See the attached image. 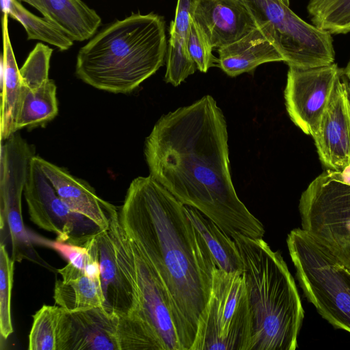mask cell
<instances>
[{
	"instance_id": "cell-25",
	"label": "cell",
	"mask_w": 350,
	"mask_h": 350,
	"mask_svg": "<svg viewBox=\"0 0 350 350\" xmlns=\"http://www.w3.org/2000/svg\"><path fill=\"white\" fill-rule=\"evenodd\" d=\"M3 12L19 22L25 28L27 40H38L66 51L74 41L56 25L44 17L37 16L17 0H2Z\"/></svg>"
},
{
	"instance_id": "cell-13",
	"label": "cell",
	"mask_w": 350,
	"mask_h": 350,
	"mask_svg": "<svg viewBox=\"0 0 350 350\" xmlns=\"http://www.w3.org/2000/svg\"><path fill=\"white\" fill-rule=\"evenodd\" d=\"M118 318L105 306L76 311L62 308L56 350H119Z\"/></svg>"
},
{
	"instance_id": "cell-5",
	"label": "cell",
	"mask_w": 350,
	"mask_h": 350,
	"mask_svg": "<svg viewBox=\"0 0 350 350\" xmlns=\"http://www.w3.org/2000/svg\"><path fill=\"white\" fill-rule=\"evenodd\" d=\"M109 234L118 265L131 286L133 314L149 324L161 339L164 350H190L185 325L164 286L135 241L124 230L118 208L109 203Z\"/></svg>"
},
{
	"instance_id": "cell-2",
	"label": "cell",
	"mask_w": 350,
	"mask_h": 350,
	"mask_svg": "<svg viewBox=\"0 0 350 350\" xmlns=\"http://www.w3.org/2000/svg\"><path fill=\"white\" fill-rule=\"evenodd\" d=\"M118 215L166 289L192 347L217 267L205 241L185 206L150 175L131 181Z\"/></svg>"
},
{
	"instance_id": "cell-22",
	"label": "cell",
	"mask_w": 350,
	"mask_h": 350,
	"mask_svg": "<svg viewBox=\"0 0 350 350\" xmlns=\"http://www.w3.org/2000/svg\"><path fill=\"white\" fill-rule=\"evenodd\" d=\"M199 0H177L175 16L171 21L165 57L166 72L176 77L190 74L196 68L187 49L192 17Z\"/></svg>"
},
{
	"instance_id": "cell-29",
	"label": "cell",
	"mask_w": 350,
	"mask_h": 350,
	"mask_svg": "<svg viewBox=\"0 0 350 350\" xmlns=\"http://www.w3.org/2000/svg\"><path fill=\"white\" fill-rule=\"evenodd\" d=\"M62 308L43 305L33 316L29 350H56L57 329Z\"/></svg>"
},
{
	"instance_id": "cell-17",
	"label": "cell",
	"mask_w": 350,
	"mask_h": 350,
	"mask_svg": "<svg viewBox=\"0 0 350 350\" xmlns=\"http://www.w3.org/2000/svg\"><path fill=\"white\" fill-rule=\"evenodd\" d=\"M217 51L219 67L232 77L250 72L265 63L284 62L277 48L258 27Z\"/></svg>"
},
{
	"instance_id": "cell-32",
	"label": "cell",
	"mask_w": 350,
	"mask_h": 350,
	"mask_svg": "<svg viewBox=\"0 0 350 350\" xmlns=\"http://www.w3.org/2000/svg\"><path fill=\"white\" fill-rule=\"evenodd\" d=\"M187 49L200 72H206L211 67H219V59L213 54L214 49L209 40L193 20L188 35Z\"/></svg>"
},
{
	"instance_id": "cell-16",
	"label": "cell",
	"mask_w": 350,
	"mask_h": 350,
	"mask_svg": "<svg viewBox=\"0 0 350 350\" xmlns=\"http://www.w3.org/2000/svg\"><path fill=\"white\" fill-rule=\"evenodd\" d=\"M34 158L59 197L72 211L89 218L101 230H108V202L98 197L88 183L66 169L39 156L35 155Z\"/></svg>"
},
{
	"instance_id": "cell-33",
	"label": "cell",
	"mask_w": 350,
	"mask_h": 350,
	"mask_svg": "<svg viewBox=\"0 0 350 350\" xmlns=\"http://www.w3.org/2000/svg\"><path fill=\"white\" fill-rule=\"evenodd\" d=\"M329 175L335 180L350 187V163L340 171L327 169Z\"/></svg>"
},
{
	"instance_id": "cell-24",
	"label": "cell",
	"mask_w": 350,
	"mask_h": 350,
	"mask_svg": "<svg viewBox=\"0 0 350 350\" xmlns=\"http://www.w3.org/2000/svg\"><path fill=\"white\" fill-rule=\"evenodd\" d=\"M57 87L49 79L36 89L22 87V96L16 118V129L43 125L53 120L58 113Z\"/></svg>"
},
{
	"instance_id": "cell-21",
	"label": "cell",
	"mask_w": 350,
	"mask_h": 350,
	"mask_svg": "<svg viewBox=\"0 0 350 350\" xmlns=\"http://www.w3.org/2000/svg\"><path fill=\"white\" fill-rule=\"evenodd\" d=\"M2 92L0 137L6 140L16 133V122L22 96V82L8 33V14L2 17Z\"/></svg>"
},
{
	"instance_id": "cell-28",
	"label": "cell",
	"mask_w": 350,
	"mask_h": 350,
	"mask_svg": "<svg viewBox=\"0 0 350 350\" xmlns=\"http://www.w3.org/2000/svg\"><path fill=\"white\" fill-rule=\"evenodd\" d=\"M96 234L83 246L57 241H52L42 238L40 239L38 243L54 249L64 256L68 262L83 271L93 280L101 282Z\"/></svg>"
},
{
	"instance_id": "cell-7",
	"label": "cell",
	"mask_w": 350,
	"mask_h": 350,
	"mask_svg": "<svg viewBox=\"0 0 350 350\" xmlns=\"http://www.w3.org/2000/svg\"><path fill=\"white\" fill-rule=\"evenodd\" d=\"M254 319L243 273L213 271L211 293L190 350H252Z\"/></svg>"
},
{
	"instance_id": "cell-30",
	"label": "cell",
	"mask_w": 350,
	"mask_h": 350,
	"mask_svg": "<svg viewBox=\"0 0 350 350\" xmlns=\"http://www.w3.org/2000/svg\"><path fill=\"white\" fill-rule=\"evenodd\" d=\"M15 262L5 244L0 245V333L7 339L14 332L11 315V297Z\"/></svg>"
},
{
	"instance_id": "cell-18",
	"label": "cell",
	"mask_w": 350,
	"mask_h": 350,
	"mask_svg": "<svg viewBox=\"0 0 350 350\" xmlns=\"http://www.w3.org/2000/svg\"><path fill=\"white\" fill-rule=\"evenodd\" d=\"M29 4L73 41L92 38L101 25L99 15L81 0H17Z\"/></svg>"
},
{
	"instance_id": "cell-20",
	"label": "cell",
	"mask_w": 350,
	"mask_h": 350,
	"mask_svg": "<svg viewBox=\"0 0 350 350\" xmlns=\"http://www.w3.org/2000/svg\"><path fill=\"white\" fill-rule=\"evenodd\" d=\"M62 280L55 282V304L68 311L104 306L105 299L101 282L88 276L70 262L57 269Z\"/></svg>"
},
{
	"instance_id": "cell-35",
	"label": "cell",
	"mask_w": 350,
	"mask_h": 350,
	"mask_svg": "<svg viewBox=\"0 0 350 350\" xmlns=\"http://www.w3.org/2000/svg\"><path fill=\"white\" fill-rule=\"evenodd\" d=\"M286 5H290V0H282Z\"/></svg>"
},
{
	"instance_id": "cell-6",
	"label": "cell",
	"mask_w": 350,
	"mask_h": 350,
	"mask_svg": "<svg viewBox=\"0 0 350 350\" xmlns=\"http://www.w3.org/2000/svg\"><path fill=\"white\" fill-rule=\"evenodd\" d=\"M286 244L304 297L336 329L350 333V271L302 228Z\"/></svg>"
},
{
	"instance_id": "cell-14",
	"label": "cell",
	"mask_w": 350,
	"mask_h": 350,
	"mask_svg": "<svg viewBox=\"0 0 350 350\" xmlns=\"http://www.w3.org/2000/svg\"><path fill=\"white\" fill-rule=\"evenodd\" d=\"M312 137L319 159L327 169L340 171L350 163V99L342 73Z\"/></svg>"
},
{
	"instance_id": "cell-15",
	"label": "cell",
	"mask_w": 350,
	"mask_h": 350,
	"mask_svg": "<svg viewBox=\"0 0 350 350\" xmlns=\"http://www.w3.org/2000/svg\"><path fill=\"white\" fill-rule=\"evenodd\" d=\"M192 18L213 49L228 45L258 27L235 0H199Z\"/></svg>"
},
{
	"instance_id": "cell-8",
	"label": "cell",
	"mask_w": 350,
	"mask_h": 350,
	"mask_svg": "<svg viewBox=\"0 0 350 350\" xmlns=\"http://www.w3.org/2000/svg\"><path fill=\"white\" fill-rule=\"evenodd\" d=\"M298 207L301 228L350 271V187L326 170L303 191Z\"/></svg>"
},
{
	"instance_id": "cell-12",
	"label": "cell",
	"mask_w": 350,
	"mask_h": 350,
	"mask_svg": "<svg viewBox=\"0 0 350 350\" xmlns=\"http://www.w3.org/2000/svg\"><path fill=\"white\" fill-rule=\"evenodd\" d=\"M252 16L285 60L301 58L315 46L319 29L282 0H235Z\"/></svg>"
},
{
	"instance_id": "cell-34",
	"label": "cell",
	"mask_w": 350,
	"mask_h": 350,
	"mask_svg": "<svg viewBox=\"0 0 350 350\" xmlns=\"http://www.w3.org/2000/svg\"><path fill=\"white\" fill-rule=\"evenodd\" d=\"M342 74L347 81L349 96L350 99V59L347 66L344 69H342Z\"/></svg>"
},
{
	"instance_id": "cell-26",
	"label": "cell",
	"mask_w": 350,
	"mask_h": 350,
	"mask_svg": "<svg viewBox=\"0 0 350 350\" xmlns=\"http://www.w3.org/2000/svg\"><path fill=\"white\" fill-rule=\"evenodd\" d=\"M118 317L119 350H164L159 336L146 321L131 313Z\"/></svg>"
},
{
	"instance_id": "cell-27",
	"label": "cell",
	"mask_w": 350,
	"mask_h": 350,
	"mask_svg": "<svg viewBox=\"0 0 350 350\" xmlns=\"http://www.w3.org/2000/svg\"><path fill=\"white\" fill-rule=\"evenodd\" d=\"M312 24L331 34L350 32V0H309Z\"/></svg>"
},
{
	"instance_id": "cell-1",
	"label": "cell",
	"mask_w": 350,
	"mask_h": 350,
	"mask_svg": "<svg viewBox=\"0 0 350 350\" xmlns=\"http://www.w3.org/2000/svg\"><path fill=\"white\" fill-rule=\"evenodd\" d=\"M227 124L210 95L162 116L146 137L150 176L231 238L265 232L239 198L230 170Z\"/></svg>"
},
{
	"instance_id": "cell-19",
	"label": "cell",
	"mask_w": 350,
	"mask_h": 350,
	"mask_svg": "<svg viewBox=\"0 0 350 350\" xmlns=\"http://www.w3.org/2000/svg\"><path fill=\"white\" fill-rule=\"evenodd\" d=\"M96 238L104 306L118 316L129 314L134 306L133 291L118 265L112 239L107 230H100Z\"/></svg>"
},
{
	"instance_id": "cell-3",
	"label": "cell",
	"mask_w": 350,
	"mask_h": 350,
	"mask_svg": "<svg viewBox=\"0 0 350 350\" xmlns=\"http://www.w3.org/2000/svg\"><path fill=\"white\" fill-rule=\"evenodd\" d=\"M167 49L163 17L132 14L103 29L80 49L75 72L96 89L130 93L163 65Z\"/></svg>"
},
{
	"instance_id": "cell-4",
	"label": "cell",
	"mask_w": 350,
	"mask_h": 350,
	"mask_svg": "<svg viewBox=\"0 0 350 350\" xmlns=\"http://www.w3.org/2000/svg\"><path fill=\"white\" fill-rule=\"evenodd\" d=\"M240 253L254 319L252 350H295L304 311L281 254L262 239L232 237Z\"/></svg>"
},
{
	"instance_id": "cell-11",
	"label": "cell",
	"mask_w": 350,
	"mask_h": 350,
	"mask_svg": "<svg viewBox=\"0 0 350 350\" xmlns=\"http://www.w3.org/2000/svg\"><path fill=\"white\" fill-rule=\"evenodd\" d=\"M342 69L329 65L301 68L288 66L284 99L293 122L305 134L314 136Z\"/></svg>"
},
{
	"instance_id": "cell-31",
	"label": "cell",
	"mask_w": 350,
	"mask_h": 350,
	"mask_svg": "<svg viewBox=\"0 0 350 350\" xmlns=\"http://www.w3.org/2000/svg\"><path fill=\"white\" fill-rule=\"evenodd\" d=\"M53 49L42 43H38L30 52L19 69L22 87L36 89L49 79L50 59Z\"/></svg>"
},
{
	"instance_id": "cell-9",
	"label": "cell",
	"mask_w": 350,
	"mask_h": 350,
	"mask_svg": "<svg viewBox=\"0 0 350 350\" xmlns=\"http://www.w3.org/2000/svg\"><path fill=\"white\" fill-rule=\"evenodd\" d=\"M33 156L31 146L18 134H13L1 146L0 230L6 239L10 237L15 262L28 260L49 268L34 249L38 237L29 232L22 215V194Z\"/></svg>"
},
{
	"instance_id": "cell-10",
	"label": "cell",
	"mask_w": 350,
	"mask_h": 350,
	"mask_svg": "<svg viewBox=\"0 0 350 350\" xmlns=\"http://www.w3.org/2000/svg\"><path fill=\"white\" fill-rule=\"evenodd\" d=\"M34 156L23 192L30 220L39 228L55 234L57 241L83 246L101 229L62 200Z\"/></svg>"
},
{
	"instance_id": "cell-23",
	"label": "cell",
	"mask_w": 350,
	"mask_h": 350,
	"mask_svg": "<svg viewBox=\"0 0 350 350\" xmlns=\"http://www.w3.org/2000/svg\"><path fill=\"white\" fill-rule=\"evenodd\" d=\"M185 211L205 241L217 268L227 272L243 273V265L235 241L196 208L185 206Z\"/></svg>"
}]
</instances>
